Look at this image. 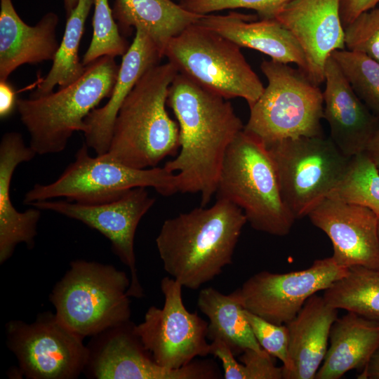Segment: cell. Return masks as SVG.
I'll use <instances>...</instances> for the list:
<instances>
[{"label":"cell","instance_id":"1","mask_svg":"<svg viewBox=\"0 0 379 379\" xmlns=\"http://www.w3.org/2000/svg\"><path fill=\"white\" fill-rule=\"evenodd\" d=\"M167 104L180 129L178 156L164 167L175 173L178 192L199 193L206 206L215 194L227 150L244 126L227 99L178 73Z\"/></svg>","mask_w":379,"mask_h":379},{"label":"cell","instance_id":"2","mask_svg":"<svg viewBox=\"0 0 379 379\" xmlns=\"http://www.w3.org/2000/svg\"><path fill=\"white\" fill-rule=\"evenodd\" d=\"M246 222L240 208L222 199L166 220L156 238L164 270L182 287L199 289L232 263Z\"/></svg>","mask_w":379,"mask_h":379},{"label":"cell","instance_id":"3","mask_svg":"<svg viewBox=\"0 0 379 379\" xmlns=\"http://www.w3.org/2000/svg\"><path fill=\"white\" fill-rule=\"evenodd\" d=\"M178 73L168 61L142 76L119 110L107 157L129 167L145 169L178 154L179 126L166 108L169 87Z\"/></svg>","mask_w":379,"mask_h":379},{"label":"cell","instance_id":"4","mask_svg":"<svg viewBox=\"0 0 379 379\" xmlns=\"http://www.w3.org/2000/svg\"><path fill=\"white\" fill-rule=\"evenodd\" d=\"M119 66L114 58L104 56L87 65L78 80L56 92L18 99L20 120L36 154L61 152L74 132L84 131L86 117L110 97Z\"/></svg>","mask_w":379,"mask_h":379},{"label":"cell","instance_id":"5","mask_svg":"<svg viewBox=\"0 0 379 379\" xmlns=\"http://www.w3.org/2000/svg\"><path fill=\"white\" fill-rule=\"evenodd\" d=\"M215 195L240 208L260 232L284 237L295 220L283 201L267 148L244 129L227 150Z\"/></svg>","mask_w":379,"mask_h":379},{"label":"cell","instance_id":"6","mask_svg":"<svg viewBox=\"0 0 379 379\" xmlns=\"http://www.w3.org/2000/svg\"><path fill=\"white\" fill-rule=\"evenodd\" d=\"M131 280L113 265L77 260L55 285L50 300L57 318L84 338L131 321Z\"/></svg>","mask_w":379,"mask_h":379},{"label":"cell","instance_id":"7","mask_svg":"<svg viewBox=\"0 0 379 379\" xmlns=\"http://www.w3.org/2000/svg\"><path fill=\"white\" fill-rule=\"evenodd\" d=\"M260 69L267 86L250 108L244 130L266 147L287 138L323 135V93L300 69L273 60Z\"/></svg>","mask_w":379,"mask_h":379},{"label":"cell","instance_id":"8","mask_svg":"<svg viewBox=\"0 0 379 379\" xmlns=\"http://www.w3.org/2000/svg\"><path fill=\"white\" fill-rule=\"evenodd\" d=\"M164 57L204 88L227 100L243 98L249 107L265 88L240 46L197 22L169 41Z\"/></svg>","mask_w":379,"mask_h":379},{"label":"cell","instance_id":"9","mask_svg":"<svg viewBox=\"0 0 379 379\" xmlns=\"http://www.w3.org/2000/svg\"><path fill=\"white\" fill-rule=\"evenodd\" d=\"M84 142L72 162L54 182L35 184L25 195V204L65 197L82 204L117 199L135 187H152L163 196L178 192L175 173L163 167L138 169L116 161L106 154L91 157Z\"/></svg>","mask_w":379,"mask_h":379},{"label":"cell","instance_id":"10","mask_svg":"<svg viewBox=\"0 0 379 379\" xmlns=\"http://www.w3.org/2000/svg\"><path fill=\"white\" fill-rule=\"evenodd\" d=\"M266 147L283 201L295 220L307 216L329 197L351 159L324 135L287 138Z\"/></svg>","mask_w":379,"mask_h":379},{"label":"cell","instance_id":"11","mask_svg":"<svg viewBox=\"0 0 379 379\" xmlns=\"http://www.w3.org/2000/svg\"><path fill=\"white\" fill-rule=\"evenodd\" d=\"M6 331L7 346L27 378L74 379L84 372L88 348L55 314H39L31 324L11 320Z\"/></svg>","mask_w":379,"mask_h":379},{"label":"cell","instance_id":"12","mask_svg":"<svg viewBox=\"0 0 379 379\" xmlns=\"http://www.w3.org/2000/svg\"><path fill=\"white\" fill-rule=\"evenodd\" d=\"M160 288L164 295L163 307H149L144 321L134 324V331L158 364L180 368L197 357L210 354L206 340L208 323L197 312L187 310L182 286L175 279L164 277Z\"/></svg>","mask_w":379,"mask_h":379},{"label":"cell","instance_id":"13","mask_svg":"<svg viewBox=\"0 0 379 379\" xmlns=\"http://www.w3.org/2000/svg\"><path fill=\"white\" fill-rule=\"evenodd\" d=\"M84 370L96 379H215L222 378L211 361H192L169 369L158 364L134 331L131 321L93 336Z\"/></svg>","mask_w":379,"mask_h":379},{"label":"cell","instance_id":"14","mask_svg":"<svg viewBox=\"0 0 379 379\" xmlns=\"http://www.w3.org/2000/svg\"><path fill=\"white\" fill-rule=\"evenodd\" d=\"M347 271L331 256L317 259L310 267L299 271L283 274L261 271L236 291L246 310L270 322L286 324L310 297L328 288Z\"/></svg>","mask_w":379,"mask_h":379},{"label":"cell","instance_id":"15","mask_svg":"<svg viewBox=\"0 0 379 379\" xmlns=\"http://www.w3.org/2000/svg\"><path fill=\"white\" fill-rule=\"evenodd\" d=\"M154 203L155 199L149 195L146 187H140L128 190L116 199L100 204L50 199L30 205L79 220L106 237L114 253L130 270L128 295L141 298L144 290L135 266L134 238L140 220Z\"/></svg>","mask_w":379,"mask_h":379},{"label":"cell","instance_id":"16","mask_svg":"<svg viewBox=\"0 0 379 379\" xmlns=\"http://www.w3.org/2000/svg\"><path fill=\"white\" fill-rule=\"evenodd\" d=\"M307 216L331 241L338 265L379 269V218L373 211L328 197Z\"/></svg>","mask_w":379,"mask_h":379},{"label":"cell","instance_id":"17","mask_svg":"<svg viewBox=\"0 0 379 379\" xmlns=\"http://www.w3.org/2000/svg\"><path fill=\"white\" fill-rule=\"evenodd\" d=\"M340 1L291 0L274 17L302 48L307 75L317 86L324 82L325 65L331 53L345 49Z\"/></svg>","mask_w":379,"mask_h":379},{"label":"cell","instance_id":"18","mask_svg":"<svg viewBox=\"0 0 379 379\" xmlns=\"http://www.w3.org/2000/svg\"><path fill=\"white\" fill-rule=\"evenodd\" d=\"M324 83V119L330 138L346 157L364 152L379 128V117L356 95L331 56L326 62Z\"/></svg>","mask_w":379,"mask_h":379},{"label":"cell","instance_id":"19","mask_svg":"<svg viewBox=\"0 0 379 379\" xmlns=\"http://www.w3.org/2000/svg\"><path fill=\"white\" fill-rule=\"evenodd\" d=\"M163 55L152 39L141 28L135 29L132 44L123 55L117 79L107 102L91 111L85 119V143L97 155L107 152L114 124L126 98L142 76L159 64Z\"/></svg>","mask_w":379,"mask_h":379},{"label":"cell","instance_id":"20","mask_svg":"<svg viewBox=\"0 0 379 379\" xmlns=\"http://www.w3.org/2000/svg\"><path fill=\"white\" fill-rule=\"evenodd\" d=\"M0 81L24 64L53 60L59 48L56 38L58 16L46 13L34 25L20 18L11 0H0Z\"/></svg>","mask_w":379,"mask_h":379},{"label":"cell","instance_id":"21","mask_svg":"<svg viewBox=\"0 0 379 379\" xmlns=\"http://www.w3.org/2000/svg\"><path fill=\"white\" fill-rule=\"evenodd\" d=\"M230 12L227 15H204L199 25L218 33L241 48L258 51L283 63H295L306 75L304 52L288 30L275 19Z\"/></svg>","mask_w":379,"mask_h":379},{"label":"cell","instance_id":"22","mask_svg":"<svg viewBox=\"0 0 379 379\" xmlns=\"http://www.w3.org/2000/svg\"><path fill=\"white\" fill-rule=\"evenodd\" d=\"M36 152L25 145L18 132L4 134L0 142V263L13 255L16 246L24 243L29 248L34 246L40 219V209L18 211L11 203L10 185L17 166L31 161Z\"/></svg>","mask_w":379,"mask_h":379},{"label":"cell","instance_id":"23","mask_svg":"<svg viewBox=\"0 0 379 379\" xmlns=\"http://www.w3.org/2000/svg\"><path fill=\"white\" fill-rule=\"evenodd\" d=\"M338 310L323 296L310 297L297 315L286 324L289 331L290 369L283 379H314L325 357L331 328Z\"/></svg>","mask_w":379,"mask_h":379},{"label":"cell","instance_id":"24","mask_svg":"<svg viewBox=\"0 0 379 379\" xmlns=\"http://www.w3.org/2000/svg\"><path fill=\"white\" fill-rule=\"evenodd\" d=\"M329 341L314 379H339L362 369L379 347V322L347 312L333 324Z\"/></svg>","mask_w":379,"mask_h":379},{"label":"cell","instance_id":"25","mask_svg":"<svg viewBox=\"0 0 379 379\" xmlns=\"http://www.w3.org/2000/svg\"><path fill=\"white\" fill-rule=\"evenodd\" d=\"M112 13L119 29L141 28L164 57L169 41L204 15L189 11L172 0H114Z\"/></svg>","mask_w":379,"mask_h":379},{"label":"cell","instance_id":"26","mask_svg":"<svg viewBox=\"0 0 379 379\" xmlns=\"http://www.w3.org/2000/svg\"><path fill=\"white\" fill-rule=\"evenodd\" d=\"M197 305L208 319V340H222L234 355L248 349L265 351L254 336L236 290L225 295L214 288H204L199 293Z\"/></svg>","mask_w":379,"mask_h":379},{"label":"cell","instance_id":"27","mask_svg":"<svg viewBox=\"0 0 379 379\" xmlns=\"http://www.w3.org/2000/svg\"><path fill=\"white\" fill-rule=\"evenodd\" d=\"M94 0H79L67 18L62 41L53 60L48 74L41 80L29 98H35L53 92L54 87H66L78 80L86 66L80 62L79 48L84 31L85 22Z\"/></svg>","mask_w":379,"mask_h":379},{"label":"cell","instance_id":"28","mask_svg":"<svg viewBox=\"0 0 379 379\" xmlns=\"http://www.w3.org/2000/svg\"><path fill=\"white\" fill-rule=\"evenodd\" d=\"M331 307L379 322V270L353 266L324 291Z\"/></svg>","mask_w":379,"mask_h":379},{"label":"cell","instance_id":"29","mask_svg":"<svg viewBox=\"0 0 379 379\" xmlns=\"http://www.w3.org/2000/svg\"><path fill=\"white\" fill-rule=\"evenodd\" d=\"M328 197L366 207L379 218V170L365 152L351 157L346 172Z\"/></svg>","mask_w":379,"mask_h":379},{"label":"cell","instance_id":"30","mask_svg":"<svg viewBox=\"0 0 379 379\" xmlns=\"http://www.w3.org/2000/svg\"><path fill=\"white\" fill-rule=\"evenodd\" d=\"M331 56L356 95L379 117V62L363 53L347 49L335 51Z\"/></svg>","mask_w":379,"mask_h":379},{"label":"cell","instance_id":"31","mask_svg":"<svg viewBox=\"0 0 379 379\" xmlns=\"http://www.w3.org/2000/svg\"><path fill=\"white\" fill-rule=\"evenodd\" d=\"M93 36L82 63L87 66L104 57L124 55L129 48L115 22L108 0H94Z\"/></svg>","mask_w":379,"mask_h":379},{"label":"cell","instance_id":"32","mask_svg":"<svg viewBox=\"0 0 379 379\" xmlns=\"http://www.w3.org/2000/svg\"><path fill=\"white\" fill-rule=\"evenodd\" d=\"M344 29L345 49L379 62V5L360 14Z\"/></svg>","mask_w":379,"mask_h":379},{"label":"cell","instance_id":"33","mask_svg":"<svg viewBox=\"0 0 379 379\" xmlns=\"http://www.w3.org/2000/svg\"><path fill=\"white\" fill-rule=\"evenodd\" d=\"M246 316L260 347L282 362L284 374L291 368L289 331L287 325L270 322L246 310Z\"/></svg>","mask_w":379,"mask_h":379},{"label":"cell","instance_id":"34","mask_svg":"<svg viewBox=\"0 0 379 379\" xmlns=\"http://www.w3.org/2000/svg\"><path fill=\"white\" fill-rule=\"evenodd\" d=\"M291 0H181L179 4L192 13L206 15L226 9L247 8L256 11L260 19H273Z\"/></svg>","mask_w":379,"mask_h":379},{"label":"cell","instance_id":"35","mask_svg":"<svg viewBox=\"0 0 379 379\" xmlns=\"http://www.w3.org/2000/svg\"><path fill=\"white\" fill-rule=\"evenodd\" d=\"M273 358L266 351H244L239 360L244 365L245 379H283V366H277Z\"/></svg>","mask_w":379,"mask_h":379},{"label":"cell","instance_id":"36","mask_svg":"<svg viewBox=\"0 0 379 379\" xmlns=\"http://www.w3.org/2000/svg\"><path fill=\"white\" fill-rule=\"evenodd\" d=\"M210 345V354L222 362L225 379H245L243 364L235 359L234 354L222 340H213Z\"/></svg>","mask_w":379,"mask_h":379},{"label":"cell","instance_id":"37","mask_svg":"<svg viewBox=\"0 0 379 379\" xmlns=\"http://www.w3.org/2000/svg\"><path fill=\"white\" fill-rule=\"evenodd\" d=\"M379 5V0H341L340 15L345 29L357 16Z\"/></svg>","mask_w":379,"mask_h":379},{"label":"cell","instance_id":"38","mask_svg":"<svg viewBox=\"0 0 379 379\" xmlns=\"http://www.w3.org/2000/svg\"><path fill=\"white\" fill-rule=\"evenodd\" d=\"M16 93L13 86L8 81H0V118L9 117L17 107Z\"/></svg>","mask_w":379,"mask_h":379},{"label":"cell","instance_id":"39","mask_svg":"<svg viewBox=\"0 0 379 379\" xmlns=\"http://www.w3.org/2000/svg\"><path fill=\"white\" fill-rule=\"evenodd\" d=\"M359 379H379V347L358 375Z\"/></svg>","mask_w":379,"mask_h":379},{"label":"cell","instance_id":"40","mask_svg":"<svg viewBox=\"0 0 379 379\" xmlns=\"http://www.w3.org/2000/svg\"><path fill=\"white\" fill-rule=\"evenodd\" d=\"M365 152L379 170V128L370 140Z\"/></svg>","mask_w":379,"mask_h":379},{"label":"cell","instance_id":"41","mask_svg":"<svg viewBox=\"0 0 379 379\" xmlns=\"http://www.w3.org/2000/svg\"><path fill=\"white\" fill-rule=\"evenodd\" d=\"M79 0H63L65 16L67 18L76 8Z\"/></svg>","mask_w":379,"mask_h":379},{"label":"cell","instance_id":"42","mask_svg":"<svg viewBox=\"0 0 379 379\" xmlns=\"http://www.w3.org/2000/svg\"><path fill=\"white\" fill-rule=\"evenodd\" d=\"M378 270H379V269H378Z\"/></svg>","mask_w":379,"mask_h":379}]
</instances>
